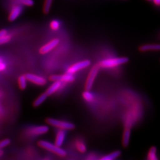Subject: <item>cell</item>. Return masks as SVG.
I'll return each mask as SVG.
<instances>
[{"mask_svg": "<svg viewBox=\"0 0 160 160\" xmlns=\"http://www.w3.org/2000/svg\"><path fill=\"white\" fill-rule=\"evenodd\" d=\"M128 61V58H111L102 61L98 65L100 68H112L127 63Z\"/></svg>", "mask_w": 160, "mask_h": 160, "instance_id": "6da1fadb", "label": "cell"}, {"mask_svg": "<svg viewBox=\"0 0 160 160\" xmlns=\"http://www.w3.org/2000/svg\"><path fill=\"white\" fill-rule=\"evenodd\" d=\"M38 145L40 148L48 150L59 157H65L67 155L66 151L61 147H58L55 143H52L46 141L42 140L39 141Z\"/></svg>", "mask_w": 160, "mask_h": 160, "instance_id": "7a4b0ae2", "label": "cell"}, {"mask_svg": "<svg viewBox=\"0 0 160 160\" xmlns=\"http://www.w3.org/2000/svg\"><path fill=\"white\" fill-rule=\"evenodd\" d=\"M46 123L50 126L55 127L59 129L70 131L74 129L75 128L74 125L71 122L55 119L53 118H48L46 119Z\"/></svg>", "mask_w": 160, "mask_h": 160, "instance_id": "3957f363", "label": "cell"}, {"mask_svg": "<svg viewBox=\"0 0 160 160\" xmlns=\"http://www.w3.org/2000/svg\"><path fill=\"white\" fill-rule=\"evenodd\" d=\"M99 69H100V67L98 64L92 67L86 80V85H85L86 90H90L92 89L94 84V81L96 80L98 72L99 71Z\"/></svg>", "mask_w": 160, "mask_h": 160, "instance_id": "277c9868", "label": "cell"}, {"mask_svg": "<svg viewBox=\"0 0 160 160\" xmlns=\"http://www.w3.org/2000/svg\"><path fill=\"white\" fill-rule=\"evenodd\" d=\"M49 127L46 125L32 126L26 130V133L29 136L38 137L45 134L49 131Z\"/></svg>", "mask_w": 160, "mask_h": 160, "instance_id": "5b68a950", "label": "cell"}, {"mask_svg": "<svg viewBox=\"0 0 160 160\" xmlns=\"http://www.w3.org/2000/svg\"><path fill=\"white\" fill-rule=\"evenodd\" d=\"M50 80L52 81H61L63 83H71L75 81L74 74L66 72L63 75H52L49 77Z\"/></svg>", "mask_w": 160, "mask_h": 160, "instance_id": "8992f818", "label": "cell"}, {"mask_svg": "<svg viewBox=\"0 0 160 160\" xmlns=\"http://www.w3.org/2000/svg\"><path fill=\"white\" fill-rule=\"evenodd\" d=\"M27 81L38 86H45L47 82L46 78L38 75L28 73L24 75Z\"/></svg>", "mask_w": 160, "mask_h": 160, "instance_id": "52a82bcc", "label": "cell"}, {"mask_svg": "<svg viewBox=\"0 0 160 160\" xmlns=\"http://www.w3.org/2000/svg\"><path fill=\"white\" fill-rule=\"evenodd\" d=\"M91 64V62L88 60H85L83 61L78 62L77 63L73 64L72 66H71L67 70V72L74 74L75 73L77 72L80 70H82L83 69L86 68L88 67H89Z\"/></svg>", "mask_w": 160, "mask_h": 160, "instance_id": "ba28073f", "label": "cell"}, {"mask_svg": "<svg viewBox=\"0 0 160 160\" xmlns=\"http://www.w3.org/2000/svg\"><path fill=\"white\" fill-rule=\"evenodd\" d=\"M59 43V40L58 39H54L51 41H50L49 43H46L45 45L42 46L40 48L39 52L41 54H46L47 53L51 51L56 46L58 45Z\"/></svg>", "mask_w": 160, "mask_h": 160, "instance_id": "9c48e42d", "label": "cell"}, {"mask_svg": "<svg viewBox=\"0 0 160 160\" xmlns=\"http://www.w3.org/2000/svg\"><path fill=\"white\" fill-rule=\"evenodd\" d=\"M23 12V7L20 5L14 6L12 8V10L8 16V20L13 22L19 17Z\"/></svg>", "mask_w": 160, "mask_h": 160, "instance_id": "30bf717a", "label": "cell"}, {"mask_svg": "<svg viewBox=\"0 0 160 160\" xmlns=\"http://www.w3.org/2000/svg\"><path fill=\"white\" fill-rule=\"evenodd\" d=\"M62 84H65V83L62 82L61 81H53V83L48 88L47 90L45 92L48 96H51L55 92L58 91L62 86Z\"/></svg>", "mask_w": 160, "mask_h": 160, "instance_id": "8fae6325", "label": "cell"}, {"mask_svg": "<svg viewBox=\"0 0 160 160\" xmlns=\"http://www.w3.org/2000/svg\"><path fill=\"white\" fill-rule=\"evenodd\" d=\"M66 131L63 129H59L57 133L55 144L58 147H61L62 145L65 137H66Z\"/></svg>", "mask_w": 160, "mask_h": 160, "instance_id": "7c38bea8", "label": "cell"}, {"mask_svg": "<svg viewBox=\"0 0 160 160\" xmlns=\"http://www.w3.org/2000/svg\"><path fill=\"white\" fill-rule=\"evenodd\" d=\"M160 46L158 44H146L140 46L139 49L141 52L159 51Z\"/></svg>", "mask_w": 160, "mask_h": 160, "instance_id": "4fadbf2b", "label": "cell"}, {"mask_svg": "<svg viewBox=\"0 0 160 160\" xmlns=\"http://www.w3.org/2000/svg\"><path fill=\"white\" fill-rule=\"evenodd\" d=\"M131 138V128L126 126L123 133V139L122 143L123 147H126L128 146Z\"/></svg>", "mask_w": 160, "mask_h": 160, "instance_id": "5bb4252c", "label": "cell"}, {"mask_svg": "<svg viewBox=\"0 0 160 160\" xmlns=\"http://www.w3.org/2000/svg\"><path fill=\"white\" fill-rule=\"evenodd\" d=\"M48 97V96L46 94V92L42 93V94H40L39 97H37L36 99L34 100V102H33V106L36 108L39 107L46 100Z\"/></svg>", "mask_w": 160, "mask_h": 160, "instance_id": "9a60e30c", "label": "cell"}, {"mask_svg": "<svg viewBox=\"0 0 160 160\" xmlns=\"http://www.w3.org/2000/svg\"><path fill=\"white\" fill-rule=\"evenodd\" d=\"M120 155H121V152L120 151H116L112 153H110L109 154L105 155L104 157H103L101 158V160H113L120 157Z\"/></svg>", "mask_w": 160, "mask_h": 160, "instance_id": "2e32d148", "label": "cell"}, {"mask_svg": "<svg viewBox=\"0 0 160 160\" xmlns=\"http://www.w3.org/2000/svg\"><path fill=\"white\" fill-rule=\"evenodd\" d=\"M27 79L25 75H21L18 79V86L21 90H24L27 87Z\"/></svg>", "mask_w": 160, "mask_h": 160, "instance_id": "e0dca14e", "label": "cell"}, {"mask_svg": "<svg viewBox=\"0 0 160 160\" xmlns=\"http://www.w3.org/2000/svg\"><path fill=\"white\" fill-rule=\"evenodd\" d=\"M82 97L87 102H92L94 99V94L90 90H86V92H84L82 93Z\"/></svg>", "mask_w": 160, "mask_h": 160, "instance_id": "ac0fdd59", "label": "cell"}, {"mask_svg": "<svg viewBox=\"0 0 160 160\" xmlns=\"http://www.w3.org/2000/svg\"><path fill=\"white\" fill-rule=\"evenodd\" d=\"M148 159L149 160H157V149L155 147H152L149 150L148 153Z\"/></svg>", "mask_w": 160, "mask_h": 160, "instance_id": "d6986e66", "label": "cell"}, {"mask_svg": "<svg viewBox=\"0 0 160 160\" xmlns=\"http://www.w3.org/2000/svg\"><path fill=\"white\" fill-rule=\"evenodd\" d=\"M52 2H53V0H45L43 8L44 14H48L49 12L51 10Z\"/></svg>", "mask_w": 160, "mask_h": 160, "instance_id": "ffe728a7", "label": "cell"}, {"mask_svg": "<svg viewBox=\"0 0 160 160\" xmlns=\"http://www.w3.org/2000/svg\"><path fill=\"white\" fill-rule=\"evenodd\" d=\"M76 147L78 151L81 153H84L87 150L86 145L82 141L77 142L76 143Z\"/></svg>", "mask_w": 160, "mask_h": 160, "instance_id": "44dd1931", "label": "cell"}, {"mask_svg": "<svg viewBox=\"0 0 160 160\" xmlns=\"http://www.w3.org/2000/svg\"><path fill=\"white\" fill-rule=\"evenodd\" d=\"M18 2L24 6L32 7L34 5V1L33 0H18Z\"/></svg>", "mask_w": 160, "mask_h": 160, "instance_id": "7402d4cb", "label": "cell"}, {"mask_svg": "<svg viewBox=\"0 0 160 160\" xmlns=\"http://www.w3.org/2000/svg\"><path fill=\"white\" fill-rule=\"evenodd\" d=\"M51 28L53 30H57L59 28L60 23L57 20H53L50 24Z\"/></svg>", "mask_w": 160, "mask_h": 160, "instance_id": "603a6c76", "label": "cell"}, {"mask_svg": "<svg viewBox=\"0 0 160 160\" xmlns=\"http://www.w3.org/2000/svg\"><path fill=\"white\" fill-rule=\"evenodd\" d=\"M11 143V141L9 139H5L0 142V149L5 148Z\"/></svg>", "mask_w": 160, "mask_h": 160, "instance_id": "cb8c5ba5", "label": "cell"}, {"mask_svg": "<svg viewBox=\"0 0 160 160\" xmlns=\"http://www.w3.org/2000/svg\"><path fill=\"white\" fill-rule=\"evenodd\" d=\"M7 34V30L6 29H2L0 30V38Z\"/></svg>", "mask_w": 160, "mask_h": 160, "instance_id": "d4e9b609", "label": "cell"}, {"mask_svg": "<svg viewBox=\"0 0 160 160\" xmlns=\"http://www.w3.org/2000/svg\"><path fill=\"white\" fill-rule=\"evenodd\" d=\"M6 68V64L3 62H0V72L5 70Z\"/></svg>", "mask_w": 160, "mask_h": 160, "instance_id": "484cf974", "label": "cell"}, {"mask_svg": "<svg viewBox=\"0 0 160 160\" xmlns=\"http://www.w3.org/2000/svg\"><path fill=\"white\" fill-rule=\"evenodd\" d=\"M155 4L157 6H160V0H153Z\"/></svg>", "mask_w": 160, "mask_h": 160, "instance_id": "4316f807", "label": "cell"}, {"mask_svg": "<svg viewBox=\"0 0 160 160\" xmlns=\"http://www.w3.org/2000/svg\"><path fill=\"white\" fill-rule=\"evenodd\" d=\"M0 153H1V152H0ZM0 155H1V154H0Z\"/></svg>", "mask_w": 160, "mask_h": 160, "instance_id": "83f0119b", "label": "cell"}]
</instances>
